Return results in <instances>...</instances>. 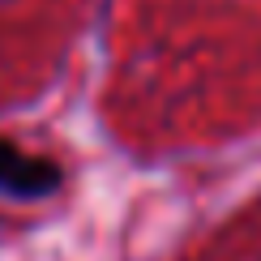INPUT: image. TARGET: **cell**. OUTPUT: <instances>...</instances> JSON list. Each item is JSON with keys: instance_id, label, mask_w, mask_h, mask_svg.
Segmentation results:
<instances>
[{"instance_id": "obj_1", "label": "cell", "mask_w": 261, "mask_h": 261, "mask_svg": "<svg viewBox=\"0 0 261 261\" xmlns=\"http://www.w3.org/2000/svg\"><path fill=\"white\" fill-rule=\"evenodd\" d=\"M60 163L43 159V154H26L13 141H0V197L13 201H39L47 193L60 189Z\"/></svg>"}]
</instances>
